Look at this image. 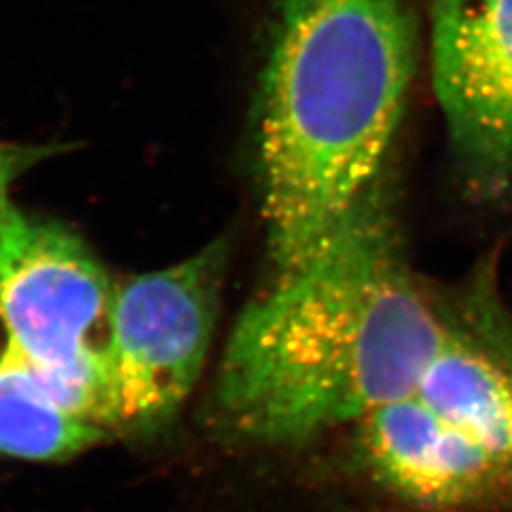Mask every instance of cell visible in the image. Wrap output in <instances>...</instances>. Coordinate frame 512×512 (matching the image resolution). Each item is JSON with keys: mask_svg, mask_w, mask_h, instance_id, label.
Listing matches in <instances>:
<instances>
[{"mask_svg": "<svg viewBox=\"0 0 512 512\" xmlns=\"http://www.w3.org/2000/svg\"><path fill=\"white\" fill-rule=\"evenodd\" d=\"M442 334L380 179L310 260L241 313L213 410L238 439L300 444L410 395Z\"/></svg>", "mask_w": 512, "mask_h": 512, "instance_id": "6da1fadb", "label": "cell"}, {"mask_svg": "<svg viewBox=\"0 0 512 512\" xmlns=\"http://www.w3.org/2000/svg\"><path fill=\"white\" fill-rule=\"evenodd\" d=\"M355 425V456L389 494L429 512L512 511L511 478L416 395Z\"/></svg>", "mask_w": 512, "mask_h": 512, "instance_id": "8992f818", "label": "cell"}, {"mask_svg": "<svg viewBox=\"0 0 512 512\" xmlns=\"http://www.w3.org/2000/svg\"><path fill=\"white\" fill-rule=\"evenodd\" d=\"M71 150L65 143H12L0 141V224L10 209V190L19 179L55 158L61 152Z\"/></svg>", "mask_w": 512, "mask_h": 512, "instance_id": "52a82bcc", "label": "cell"}, {"mask_svg": "<svg viewBox=\"0 0 512 512\" xmlns=\"http://www.w3.org/2000/svg\"><path fill=\"white\" fill-rule=\"evenodd\" d=\"M260 93L258 171L277 277L382 179L416 65L408 0H283Z\"/></svg>", "mask_w": 512, "mask_h": 512, "instance_id": "7a4b0ae2", "label": "cell"}, {"mask_svg": "<svg viewBox=\"0 0 512 512\" xmlns=\"http://www.w3.org/2000/svg\"><path fill=\"white\" fill-rule=\"evenodd\" d=\"M114 294L84 239L10 205L0 224V311L55 403L107 433Z\"/></svg>", "mask_w": 512, "mask_h": 512, "instance_id": "3957f363", "label": "cell"}, {"mask_svg": "<svg viewBox=\"0 0 512 512\" xmlns=\"http://www.w3.org/2000/svg\"><path fill=\"white\" fill-rule=\"evenodd\" d=\"M431 73L467 183L501 194L512 181V0H435Z\"/></svg>", "mask_w": 512, "mask_h": 512, "instance_id": "5b68a950", "label": "cell"}, {"mask_svg": "<svg viewBox=\"0 0 512 512\" xmlns=\"http://www.w3.org/2000/svg\"><path fill=\"white\" fill-rule=\"evenodd\" d=\"M226 245L116 285L110 340L114 431L171 420L202 374L219 310Z\"/></svg>", "mask_w": 512, "mask_h": 512, "instance_id": "277c9868", "label": "cell"}]
</instances>
